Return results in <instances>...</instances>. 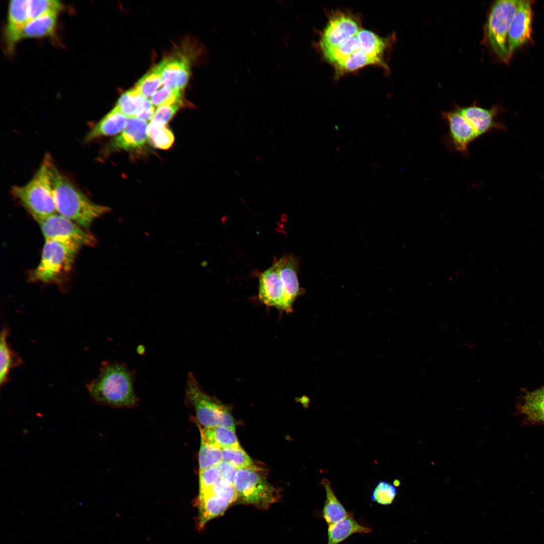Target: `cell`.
<instances>
[{
    "label": "cell",
    "mask_w": 544,
    "mask_h": 544,
    "mask_svg": "<svg viewBox=\"0 0 544 544\" xmlns=\"http://www.w3.org/2000/svg\"><path fill=\"white\" fill-rule=\"evenodd\" d=\"M397 494L396 487L386 481H380L373 490L371 500L378 504L388 505L394 500Z\"/></svg>",
    "instance_id": "33"
},
{
    "label": "cell",
    "mask_w": 544,
    "mask_h": 544,
    "mask_svg": "<svg viewBox=\"0 0 544 544\" xmlns=\"http://www.w3.org/2000/svg\"><path fill=\"white\" fill-rule=\"evenodd\" d=\"M448 131L444 137L447 146L463 155H467L469 145L479 138L474 128L461 113L458 108L442 113Z\"/></svg>",
    "instance_id": "10"
},
{
    "label": "cell",
    "mask_w": 544,
    "mask_h": 544,
    "mask_svg": "<svg viewBox=\"0 0 544 544\" xmlns=\"http://www.w3.org/2000/svg\"><path fill=\"white\" fill-rule=\"evenodd\" d=\"M150 101L153 106H158L164 104L182 103L181 90L164 86L151 97Z\"/></svg>",
    "instance_id": "34"
},
{
    "label": "cell",
    "mask_w": 544,
    "mask_h": 544,
    "mask_svg": "<svg viewBox=\"0 0 544 544\" xmlns=\"http://www.w3.org/2000/svg\"><path fill=\"white\" fill-rule=\"evenodd\" d=\"M56 13L44 14L30 20L19 32L18 41L26 38H40L52 35L57 22Z\"/></svg>",
    "instance_id": "21"
},
{
    "label": "cell",
    "mask_w": 544,
    "mask_h": 544,
    "mask_svg": "<svg viewBox=\"0 0 544 544\" xmlns=\"http://www.w3.org/2000/svg\"><path fill=\"white\" fill-rule=\"evenodd\" d=\"M357 36L360 41L361 50L369 56L384 63L382 58L387 47L386 41L374 32L363 29Z\"/></svg>",
    "instance_id": "26"
},
{
    "label": "cell",
    "mask_w": 544,
    "mask_h": 544,
    "mask_svg": "<svg viewBox=\"0 0 544 544\" xmlns=\"http://www.w3.org/2000/svg\"><path fill=\"white\" fill-rule=\"evenodd\" d=\"M199 493L210 490L221 480L220 470L217 465L199 471Z\"/></svg>",
    "instance_id": "35"
},
{
    "label": "cell",
    "mask_w": 544,
    "mask_h": 544,
    "mask_svg": "<svg viewBox=\"0 0 544 544\" xmlns=\"http://www.w3.org/2000/svg\"><path fill=\"white\" fill-rule=\"evenodd\" d=\"M222 460L221 448L201 442L198 454L199 471L217 465Z\"/></svg>",
    "instance_id": "31"
},
{
    "label": "cell",
    "mask_w": 544,
    "mask_h": 544,
    "mask_svg": "<svg viewBox=\"0 0 544 544\" xmlns=\"http://www.w3.org/2000/svg\"><path fill=\"white\" fill-rule=\"evenodd\" d=\"M50 175L56 212L81 227L88 228L110 208L97 205L84 195L55 166L50 163Z\"/></svg>",
    "instance_id": "2"
},
{
    "label": "cell",
    "mask_w": 544,
    "mask_h": 544,
    "mask_svg": "<svg viewBox=\"0 0 544 544\" xmlns=\"http://www.w3.org/2000/svg\"><path fill=\"white\" fill-rule=\"evenodd\" d=\"M135 373L124 363L102 362L98 376L87 385L89 393L97 403L115 407H130L137 402L134 389Z\"/></svg>",
    "instance_id": "1"
},
{
    "label": "cell",
    "mask_w": 544,
    "mask_h": 544,
    "mask_svg": "<svg viewBox=\"0 0 544 544\" xmlns=\"http://www.w3.org/2000/svg\"><path fill=\"white\" fill-rule=\"evenodd\" d=\"M520 1L500 0L495 2L485 27V38L492 51L500 59L510 58L508 48V34L512 20Z\"/></svg>",
    "instance_id": "6"
},
{
    "label": "cell",
    "mask_w": 544,
    "mask_h": 544,
    "mask_svg": "<svg viewBox=\"0 0 544 544\" xmlns=\"http://www.w3.org/2000/svg\"><path fill=\"white\" fill-rule=\"evenodd\" d=\"M261 470L239 469L234 486L237 500L261 509H266L279 498L278 489L269 484Z\"/></svg>",
    "instance_id": "7"
},
{
    "label": "cell",
    "mask_w": 544,
    "mask_h": 544,
    "mask_svg": "<svg viewBox=\"0 0 544 544\" xmlns=\"http://www.w3.org/2000/svg\"><path fill=\"white\" fill-rule=\"evenodd\" d=\"M30 20L28 0L10 1L6 28V38L9 49H12L18 41L19 32Z\"/></svg>",
    "instance_id": "18"
},
{
    "label": "cell",
    "mask_w": 544,
    "mask_h": 544,
    "mask_svg": "<svg viewBox=\"0 0 544 544\" xmlns=\"http://www.w3.org/2000/svg\"><path fill=\"white\" fill-rule=\"evenodd\" d=\"M209 491L225 499L231 504L237 500V494L234 486L221 480Z\"/></svg>",
    "instance_id": "37"
},
{
    "label": "cell",
    "mask_w": 544,
    "mask_h": 544,
    "mask_svg": "<svg viewBox=\"0 0 544 544\" xmlns=\"http://www.w3.org/2000/svg\"><path fill=\"white\" fill-rule=\"evenodd\" d=\"M532 10L531 1H520L511 22L508 34V48L512 54L531 38Z\"/></svg>",
    "instance_id": "12"
},
{
    "label": "cell",
    "mask_w": 544,
    "mask_h": 544,
    "mask_svg": "<svg viewBox=\"0 0 544 544\" xmlns=\"http://www.w3.org/2000/svg\"><path fill=\"white\" fill-rule=\"evenodd\" d=\"M325 493L326 499L323 508V517L328 526L344 519L351 513L348 512L334 493L330 482L325 479L321 480Z\"/></svg>",
    "instance_id": "24"
},
{
    "label": "cell",
    "mask_w": 544,
    "mask_h": 544,
    "mask_svg": "<svg viewBox=\"0 0 544 544\" xmlns=\"http://www.w3.org/2000/svg\"><path fill=\"white\" fill-rule=\"evenodd\" d=\"M80 247L70 242L45 240L40 261L32 271L30 279L44 283L60 282L71 271Z\"/></svg>",
    "instance_id": "4"
},
{
    "label": "cell",
    "mask_w": 544,
    "mask_h": 544,
    "mask_svg": "<svg viewBox=\"0 0 544 544\" xmlns=\"http://www.w3.org/2000/svg\"><path fill=\"white\" fill-rule=\"evenodd\" d=\"M148 138L151 143L156 148L168 149L174 140L172 132L166 126L150 123L147 129Z\"/></svg>",
    "instance_id": "30"
},
{
    "label": "cell",
    "mask_w": 544,
    "mask_h": 544,
    "mask_svg": "<svg viewBox=\"0 0 544 544\" xmlns=\"http://www.w3.org/2000/svg\"><path fill=\"white\" fill-rule=\"evenodd\" d=\"M38 223L45 240L70 242L81 247L92 246L96 243L92 234L58 214L52 215Z\"/></svg>",
    "instance_id": "8"
},
{
    "label": "cell",
    "mask_w": 544,
    "mask_h": 544,
    "mask_svg": "<svg viewBox=\"0 0 544 544\" xmlns=\"http://www.w3.org/2000/svg\"><path fill=\"white\" fill-rule=\"evenodd\" d=\"M277 266L282 280L286 293L290 300L294 303L296 299L305 292L300 288L298 271L299 259L292 254H285L275 262Z\"/></svg>",
    "instance_id": "17"
},
{
    "label": "cell",
    "mask_w": 544,
    "mask_h": 544,
    "mask_svg": "<svg viewBox=\"0 0 544 544\" xmlns=\"http://www.w3.org/2000/svg\"><path fill=\"white\" fill-rule=\"evenodd\" d=\"M162 85L161 72L158 64L146 73L135 86L144 97L148 98H151Z\"/></svg>",
    "instance_id": "28"
},
{
    "label": "cell",
    "mask_w": 544,
    "mask_h": 544,
    "mask_svg": "<svg viewBox=\"0 0 544 544\" xmlns=\"http://www.w3.org/2000/svg\"><path fill=\"white\" fill-rule=\"evenodd\" d=\"M221 449L223 460L230 463L238 469L247 468L261 470L252 461L241 446Z\"/></svg>",
    "instance_id": "29"
},
{
    "label": "cell",
    "mask_w": 544,
    "mask_h": 544,
    "mask_svg": "<svg viewBox=\"0 0 544 544\" xmlns=\"http://www.w3.org/2000/svg\"><path fill=\"white\" fill-rule=\"evenodd\" d=\"M361 25L355 16L344 12L332 15L319 40L321 51L335 47L351 38L361 30Z\"/></svg>",
    "instance_id": "11"
},
{
    "label": "cell",
    "mask_w": 544,
    "mask_h": 544,
    "mask_svg": "<svg viewBox=\"0 0 544 544\" xmlns=\"http://www.w3.org/2000/svg\"><path fill=\"white\" fill-rule=\"evenodd\" d=\"M182 103L164 104L158 107L150 123L160 125H166L172 118Z\"/></svg>",
    "instance_id": "36"
},
{
    "label": "cell",
    "mask_w": 544,
    "mask_h": 544,
    "mask_svg": "<svg viewBox=\"0 0 544 544\" xmlns=\"http://www.w3.org/2000/svg\"><path fill=\"white\" fill-rule=\"evenodd\" d=\"M458 108L474 128L479 137L493 129L505 128L504 126L496 119L499 112L497 107L486 109L473 104Z\"/></svg>",
    "instance_id": "15"
},
{
    "label": "cell",
    "mask_w": 544,
    "mask_h": 544,
    "mask_svg": "<svg viewBox=\"0 0 544 544\" xmlns=\"http://www.w3.org/2000/svg\"><path fill=\"white\" fill-rule=\"evenodd\" d=\"M28 3L30 20L48 13H58L62 8L56 0H28Z\"/></svg>",
    "instance_id": "32"
},
{
    "label": "cell",
    "mask_w": 544,
    "mask_h": 544,
    "mask_svg": "<svg viewBox=\"0 0 544 544\" xmlns=\"http://www.w3.org/2000/svg\"><path fill=\"white\" fill-rule=\"evenodd\" d=\"M158 64L164 86L181 91L186 86L190 76V63L185 56H170Z\"/></svg>",
    "instance_id": "13"
},
{
    "label": "cell",
    "mask_w": 544,
    "mask_h": 544,
    "mask_svg": "<svg viewBox=\"0 0 544 544\" xmlns=\"http://www.w3.org/2000/svg\"><path fill=\"white\" fill-rule=\"evenodd\" d=\"M258 297L268 306L287 313L293 312V303L288 297L275 262L262 272L259 278Z\"/></svg>",
    "instance_id": "9"
},
{
    "label": "cell",
    "mask_w": 544,
    "mask_h": 544,
    "mask_svg": "<svg viewBox=\"0 0 544 544\" xmlns=\"http://www.w3.org/2000/svg\"><path fill=\"white\" fill-rule=\"evenodd\" d=\"M217 466L220 470L221 480L234 485L238 469L224 460L221 461Z\"/></svg>",
    "instance_id": "38"
},
{
    "label": "cell",
    "mask_w": 544,
    "mask_h": 544,
    "mask_svg": "<svg viewBox=\"0 0 544 544\" xmlns=\"http://www.w3.org/2000/svg\"><path fill=\"white\" fill-rule=\"evenodd\" d=\"M185 399L193 407L196 419L203 427L222 426L235 431L233 418L228 407L207 394L189 372L185 384Z\"/></svg>",
    "instance_id": "5"
},
{
    "label": "cell",
    "mask_w": 544,
    "mask_h": 544,
    "mask_svg": "<svg viewBox=\"0 0 544 544\" xmlns=\"http://www.w3.org/2000/svg\"><path fill=\"white\" fill-rule=\"evenodd\" d=\"M9 330L3 327L0 337V384L5 385L8 381L12 369L22 363L21 359L12 350L8 342Z\"/></svg>",
    "instance_id": "25"
},
{
    "label": "cell",
    "mask_w": 544,
    "mask_h": 544,
    "mask_svg": "<svg viewBox=\"0 0 544 544\" xmlns=\"http://www.w3.org/2000/svg\"><path fill=\"white\" fill-rule=\"evenodd\" d=\"M147 122L138 118H128L121 133L112 142L115 149L133 150L143 147L148 139Z\"/></svg>",
    "instance_id": "16"
},
{
    "label": "cell",
    "mask_w": 544,
    "mask_h": 544,
    "mask_svg": "<svg viewBox=\"0 0 544 544\" xmlns=\"http://www.w3.org/2000/svg\"><path fill=\"white\" fill-rule=\"evenodd\" d=\"M199 427L201 442L221 448L240 447L235 431L232 429L222 426Z\"/></svg>",
    "instance_id": "23"
},
{
    "label": "cell",
    "mask_w": 544,
    "mask_h": 544,
    "mask_svg": "<svg viewBox=\"0 0 544 544\" xmlns=\"http://www.w3.org/2000/svg\"><path fill=\"white\" fill-rule=\"evenodd\" d=\"M372 530L360 524L350 514L349 516L328 526L327 544H338L355 533L371 532Z\"/></svg>",
    "instance_id": "22"
},
{
    "label": "cell",
    "mask_w": 544,
    "mask_h": 544,
    "mask_svg": "<svg viewBox=\"0 0 544 544\" xmlns=\"http://www.w3.org/2000/svg\"><path fill=\"white\" fill-rule=\"evenodd\" d=\"M128 118L114 107L89 131L85 141L89 142L103 136L116 134L123 130Z\"/></svg>",
    "instance_id": "19"
},
{
    "label": "cell",
    "mask_w": 544,
    "mask_h": 544,
    "mask_svg": "<svg viewBox=\"0 0 544 544\" xmlns=\"http://www.w3.org/2000/svg\"><path fill=\"white\" fill-rule=\"evenodd\" d=\"M386 65L379 60L367 55L360 50L354 53L336 65L334 67L339 73L356 71L368 65Z\"/></svg>",
    "instance_id": "27"
},
{
    "label": "cell",
    "mask_w": 544,
    "mask_h": 544,
    "mask_svg": "<svg viewBox=\"0 0 544 544\" xmlns=\"http://www.w3.org/2000/svg\"><path fill=\"white\" fill-rule=\"evenodd\" d=\"M115 107L128 118L135 117L146 122L152 119L155 113L151 101L135 86L122 94Z\"/></svg>",
    "instance_id": "14"
},
{
    "label": "cell",
    "mask_w": 544,
    "mask_h": 544,
    "mask_svg": "<svg viewBox=\"0 0 544 544\" xmlns=\"http://www.w3.org/2000/svg\"><path fill=\"white\" fill-rule=\"evenodd\" d=\"M51 160L46 154L31 179L24 185L12 188L13 195L38 223L57 213L50 175Z\"/></svg>",
    "instance_id": "3"
},
{
    "label": "cell",
    "mask_w": 544,
    "mask_h": 544,
    "mask_svg": "<svg viewBox=\"0 0 544 544\" xmlns=\"http://www.w3.org/2000/svg\"><path fill=\"white\" fill-rule=\"evenodd\" d=\"M199 525L203 527L210 520L222 514L231 503L210 491L199 493Z\"/></svg>",
    "instance_id": "20"
}]
</instances>
